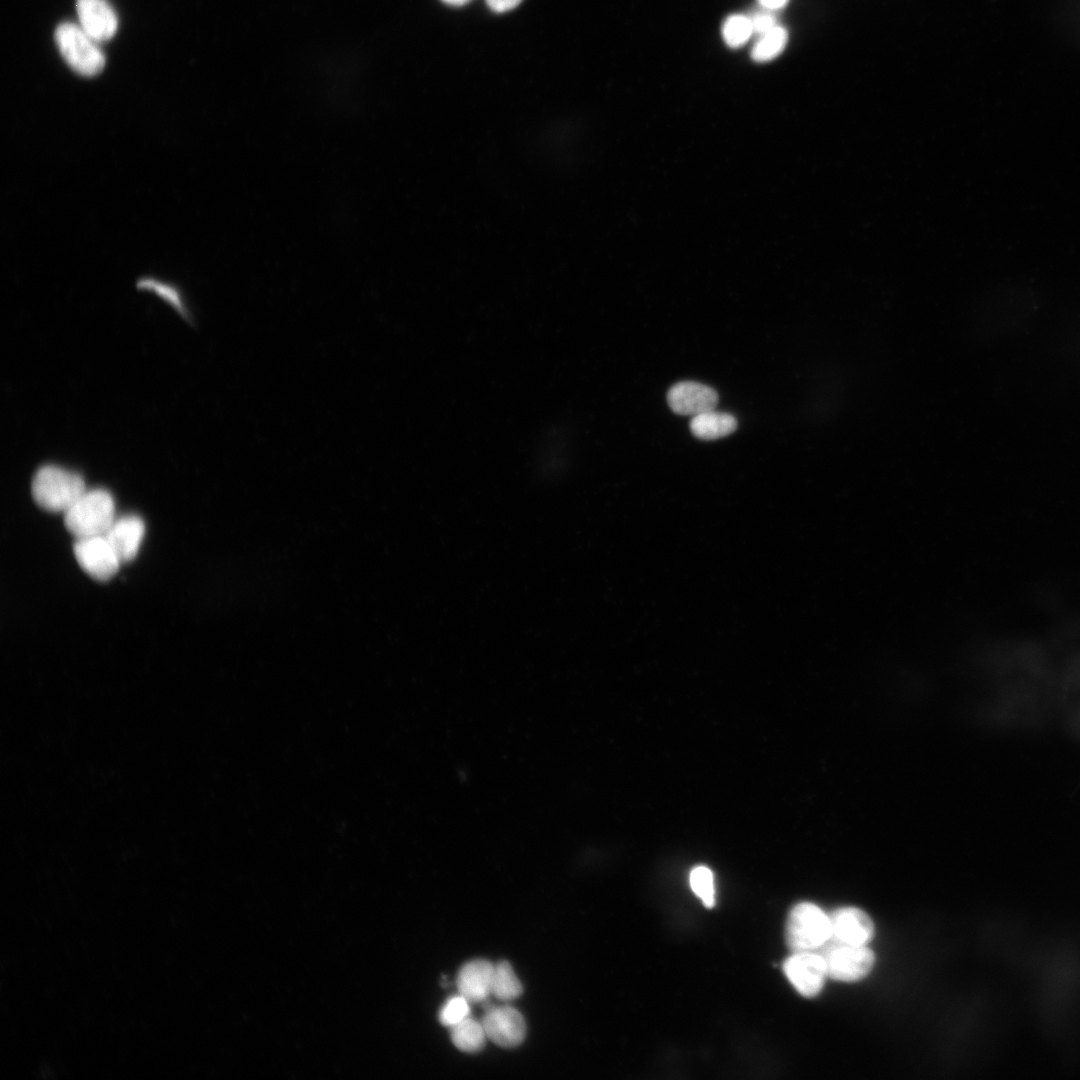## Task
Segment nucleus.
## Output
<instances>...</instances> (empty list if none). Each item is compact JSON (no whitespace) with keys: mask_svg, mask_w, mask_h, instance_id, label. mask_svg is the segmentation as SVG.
<instances>
[{"mask_svg":"<svg viewBox=\"0 0 1080 1080\" xmlns=\"http://www.w3.org/2000/svg\"><path fill=\"white\" fill-rule=\"evenodd\" d=\"M78 473L55 465L37 470L32 480V496L44 510L65 513L86 491Z\"/></svg>","mask_w":1080,"mask_h":1080,"instance_id":"f257e3e1","label":"nucleus"},{"mask_svg":"<svg viewBox=\"0 0 1080 1080\" xmlns=\"http://www.w3.org/2000/svg\"><path fill=\"white\" fill-rule=\"evenodd\" d=\"M115 519V502L105 489L86 490L64 513L65 526L76 538L104 536Z\"/></svg>","mask_w":1080,"mask_h":1080,"instance_id":"f03ea898","label":"nucleus"},{"mask_svg":"<svg viewBox=\"0 0 1080 1080\" xmlns=\"http://www.w3.org/2000/svg\"><path fill=\"white\" fill-rule=\"evenodd\" d=\"M785 938L792 953L818 951L830 939L829 915L814 903H798L787 917Z\"/></svg>","mask_w":1080,"mask_h":1080,"instance_id":"7ed1b4c3","label":"nucleus"},{"mask_svg":"<svg viewBox=\"0 0 1080 1080\" xmlns=\"http://www.w3.org/2000/svg\"><path fill=\"white\" fill-rule=\"evenodd\" d=\"M55 41L65 61L78 74L95 76L104 68V54L80 25L61 23L56 28Z\"/></svg>","mask_w":1080,"mask_h":1080,"instance_id":"20e7f679","label":"nucleus"},{"mask_svg":"<svg viewBox=\"0 0 1080 1080\" xmlns=\"http://www.w3.org/2000/svg\"><path fill=\"white\" fill-rule=\"evenodd\" d=\"M827 975L836 981L855 982L865 978L875 963L867 945H849L828 940L819 950Z\"/></svg>","mask_w":1080,"mask_h":1080,"instance_id":"39448f33","label":"nucleus"},{"mask_svg":"<svg viewBox=\"0 0 1080 1080\" xmlns=\"http://www.w3.org/2000/svg\"><path fill=\"white\" fill-rule=\"evenodd\" d=\"M783 971L796 991L806 998L817 996L828 977L823 957L818 952L792 953L784 961Z\"/></svg>","mask_w":1080,"mask_h":1080,"instance_id":"423d86ee","label":"nucleus"},{"mask_svg":"<svg viewBox=\"0 0 1080 1080\" xmlns=\"http://www.w3.org/2000/svg\"><path fill=\"white\" fill-rule=\"evenodd\" d=\"M73 549L80 567L98 581L109 580L121 564L105 536L76 538Z\"/></svg>","mask_w":1080,"mask_h":1080,"instance_id":"0eeeda50","label":"nucleus"},{"mask_svg":"<svg viewBox=\"0 0 1080 1080\" xmlns=\"http://www.w3.org/2000/svg\"><path fill=\"white\" fill-rule=\"evenodd\" d=\"M487 1038L503 1048L519 1046L526 1037V1023L515 1008L488 1006L481 1021Z\"/></svg>","mask_w":1080,"mask_h":1080,"instance_id":"6e6552de","label":"nucleus"},{"mask_svg":"<svg viewBox=\"0 0 1080 1080\" xmlns=\"http://www.w3.org/2000/svg\"><path fill=\"white\" fill-rule=\"evenodd\" d=\"M830 941L849 944L867 945L874 936V924L863 910L846 906L837 908L830 915Z\"/></svg>","mask_w":1080,"mask_h":1080,"instance_id":"1a4fd4ad","label":"nucleus"},{"mask_svg":"<svg viewBox=\"0 0 1080 1080\" xmlns=\"http://www.w3.org/2000/svg\"><path fill=\"white\" fill-rule=\"evenodd\" d=\"M671 410L683 416H696L714 410L718 403L717 392L704 384L683 381L673 385L667 393Z\"/></svg>","mask_w":1080,"mask_h":1080,"instance_id":"9d476101","label":"nucleus"},{"mask_svg":"<svg viewBox=\"0 0 1080 1080\" xmlns=\"http://www.w3.org/2000/svg\"><path fill=\"white\" fill-rule=\"evenodd\" d=\"M76 10L82 29L96 42L111 39L118 19L107 0H77Z\"/></svg>","mask_w":1080,"mask_h":1080,"instance_id":"9b49d317","label":"nucleus"},{"mask_svg":"<svg viewBox=\"0 0 1080 1080\" xmlns=\"http://www.w3.org/2000/svg\"><path fill=\"white\" fill-rule=\"evenodd\" d=\"M144 534L143 520L137 515H126L115 519L104 536L122 564L136 557Z\"/></svg>","mask_w":1080,"mask_h":1080,"instance_id":"f8f14e48","label":"nucleus"},{"mask_svg":"<svg viewBox=\"0 0 1080 1080\" xmlns=\"http://www.w3.org/2000/svg\"><path fill=\"white\" fill-rule=\"evenodd\" d=\"M494 965L484 959L464 964L458 972L456 985L459 994L470 1003L485 1001L491 993Z\"/></svg>","mask_w":1080,"mask_h":1080,"instance_id":"ddd939ff","label":"nucleus"},{"mask_svg":"<svg viewBox=\"0 0 1080 1080\" xmlns=\"http://www.w3.org/2000/svg\"><path fill=\"white\" fill-rule=\"evenodd\" d=\"M737 428L736 418L728 413L709 410L693 416L690 421L692 434L702 440H715L733 433Z\"/></svg>","mask_w":1080,"mask_h":1080,"instance_id":"4468645a","label":"nucleus"},{"mask_svg":"<svg viewBox=\"0 0 1080 1080\" xmlns=\"http://www.w3.org/2000/svg\"><path fill=\"white\" fill-rule=\"evenodd\" d=\"M450 1036L454 1046L466 1053L482 1050L487 1038L482 1023L470 1017L451 1027Z\"/></svg>","mask_w":1080,"mask_h":1080,"instance_id":"2eb2a0df","label":"nucleus"},{"mask_svg":"<svg viewBox=\"0 0 1080 1080\" xmlns=\"http://www.w3.org/2000/svg\"><path fill=\"white\" fill-rule=\"evenodd\" d=\"M523 987L507 961L494 965L491 993L499 1000L511 1001L521 996Z\"/></svg>","mask_w":1080,"mask_h":1080,"instance_id":"dca6fc26","label":"nucleus"},{"mask_svg":"<svg viewBox=\"0 0 1080 1080\" xmlns=\"http://www.w3.org/2000/svg\"><path fill=\"white\" fill-rule=\"evenodd\" d=\"M787 41V30L783 26L777 25L772 30L758 37L752 47L751 57L756 62L770 61L781 54Z\"/></svg>","mask_w":1080,"mask_h":1080,"instance_id":"f3484780","label":"nucleus"},{"mask_svg":"<svg viewBox=\"0 0 1080 1080\" xmlns=\"http://www.w3.org/2000/svg\"><path fill=\"white\" fill-rule=\"evenodd\" d=\"M753 35L749 16L734 14L726 18L722 25V37L731 48L743 46Z\"/></svg>","mask_w":1080,"mask_h":1080,"instance_id":"a211bd4d","label":"nucleus"},{"mask_svg":"<svg viewBox=\"0 0 1080 1080\" xmlns=\"http://www.w3.org/2000/svg\"><path fill=\"white\" fill-rule=\"evenodd\" d=\"M693 892L701 899L704 906L712 908L715 904V886L712 871L705 866L695 867L689 877Z\"/></svg>","mask_w":1080,"mask_h":1080,"instance_id":"6ab92c4d","label":"nucleus"},{"mask_svg":"<svg viewBox=\"0 0 1080 1080\" xmlns=\"http://www.w3.org/2000/svg\"><path fill=\"white\" fill-rule=\"evenodd\" d=\"M469 1003L462 995L452 996L447 999L438 1014L440 1023L451 1028L468 1018L470 1014Z\"/></svg>","mask_w":1080,"mask_h":1080,"instance_id":"aec40b11","label":"nucleus"},{"mask_svg":"<svg viewBox=\"0 0 1080 1080\" xmlns=\"http://www.w3.org/2000/svg\"><path fill=\"white\" fill-rule=\"evenodd\" d=\"M138 287L146 290L154 291L157 295L172 305L180 314L184 317L187 312L180 297L179 292L174 288L162 282L154 279H143L138 283Z\"/></svg>","mask_w":1080,"mask_h":1080,"instance_id":"412c9836","label":"nucleus"},{"mask_svg":"<svg viewBox=\"0 0 1080 1080\" xmlns=\"http://www.w3.org/2000/svg\"><path fill=\"white\" fill-rule=\"evenodd\" d=\"M753 35L758 37L772 30L778 24L776 17L772 14V11L766 10L757 12L749 16Z\"/></svg>","mask_w":1080,"mask_h":1080,"instance_id":"4be33fe9","label":"nucleus"},{"mask_svg":"<svg viewBox=\"0 0 1080 1080\" xmlns=\"http://www.w3.org/2000/svg\"><path fill=\"white\" fill-rule=\"evenodd\" d=\"M522 0H486L491 10L502 13L515 8Z\"/></svg>","mask_w":1080,"mask_h":1080,"instance_id":"5701e85b","label":"nucleus"},{"mask_svg":"<svg viewBox=\"0 0 1080 1080\" xmlns=\"http://www.w3.org/2000/svg\"><path fill=\"white\" fill-rule=\"evenodd\" d=\"M789 0H758L763 9L775 11L783 8Z\"/></svg>","mask_w":1080,"mask_h":1080,"instance_id":"b1692460","label":"nucleus"},{"mask_svg":"<svg viewBox=\"0 0 1080 1080\" xmlns=\"http://www.w3.org/2000/svg\"><path fill=\"white\" fill-rule=\"evenodd\" d=\"M444 3L452 6H462L470 2L471 0H442Z\"/></svg>","mask_w":1080,"mask_h":1080,"instance_id":"393cba45","label":"nucleus"}]
</instances>
